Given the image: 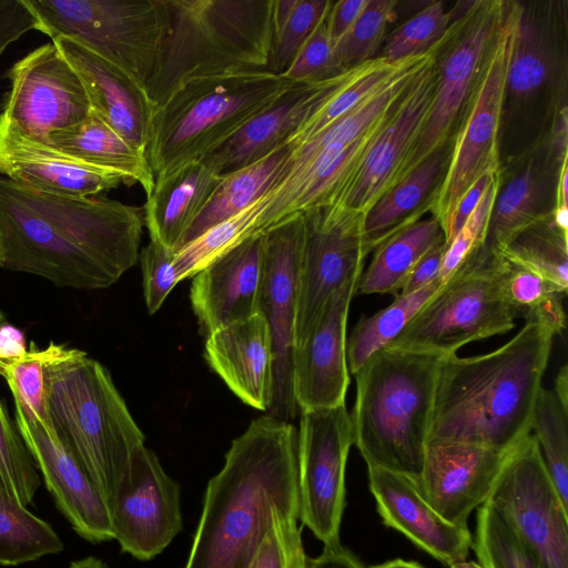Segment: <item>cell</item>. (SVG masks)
<instances>
[{"label":"cell","mask_w":568,"mask_h":568,"mask_svg":"<svg viewBox=\"0 0 568 568\" xmlns=\"http://www.w3.org/2000/svg\"><path fill=\"white\" fill-rule=\"evenodd\" d=\"M143 209L0 178V267L59 287L106 288L139 260Z\"/></svg>","instance_id":"1"},{"label":"cell","mask_w":568,"mask_h":568,"mask_svg":"<svg viewBox=\"0 0 568 568\" xmlns=\"http://www.w3.org/2000/svg\"><path fill=\"white\" fill-rule=\"evenodd\" d=\"M281 518L300 519L297 429L266 414L232 440L209 480L185 568H248Z\"/></svg>","instance_id":"2"},{"label":"cell","mask_w":568,"mask_h":568,"mask_svg":"<svg viewBox=\"0 0 568 568\" xmlns=\"http://www.w3.org/2000/svg\"><path fill=\"white\" fill-rule=\"evenodd\" d=\"M555 334L535 322L493 352L443 358L428 444L508 452L530 434Z\"/></svg>","instance_id":"3"},{"label":"cell","mask_w":568,"mask_h":568,"mask_svg":"<svg viewBox=\"0 0 568 568\" xmlns=\"http://www.w3.org/2000/svg\"><path fill=\"white\" fill-rule=\"evenodd\" d=\"M168 28L146 97L152 111L186 83L267 70L273 0H165Z\"/></svg>","instance_id":"4"},{"label":"cell","mask_w":568,"mask_h":568,"mask_svg":"<svg viewBox=\"0 0 568 568\" xmlns=\"http://www.w3.org/2000/svg\"><path fill=\"white\" fill-rule=\"evenodd\" d=\"M444 357L383 348L354 374V445L367 466L417 479Z\"/></svg>","instance_id":"5"},{"label":"cell","mask_w":568,"mask_h":568,"mask_svg":"<svg viewBox=\"0 0 568 568\" xmlns=\"http://www.w3.org/2000/svg\"><path fill=\"white\" fill-rule=\"evenodd\" d=\"M50 419L108 508L130 475L145 437L110 373L85 352L67 347L48 368Z\"/></svg>","instance_id":"6"},{"label":"cell","mask_w":568,"mask_h":568,"mask_svg":"<svg viewBox=\"0 0 568 568\" xmlns=\"http://www.w3.org/2000/svg\"><path fill=\"white\" fill-rule=\"evenodd\" d=\"M293 83L262 70L183 85L151 113L145 153L154 178L202 160Z\"/></svg>","instance_id":"7"},{"label":"cell","mask_w":568,"mask_h":568,"mask_svg":"<svg viewBox=\"0 0 568 568\" xmlns=\"http://www.w3.org/2000/svg\"><path fill=\"white\" fill-rule=\"evenodd\" d=\"M509 262L471 253L385 348L446 357L471 342L509 332L518 314L505 281Z\"/></svg>","instance_id":"8"},{"label":"cell","mask_w":568,"mask_h":568,"mask_svg":"<svg viewBox=\"0 0 568 568\" xmlns=\"http://www.w3.org/2000/svg\"><path fill=\"white\" fill-rule=\"evenodd\" d=\"M26 3L38 21V31L81 43L124 73L146 97L168 28L165 0Z\"/></svg>","instance_id":"9"},{"label":"cell","mask_w":568,"mask_h":568,"mask_svg":"<svg viewBox=\"0 0 568 568\" xmlns=\"http://www.w3.org/2000/svg\"><path fill=\"white\" fill-rule=\"evenodd\" d=\"M513 28V2L508 1L453 139L448 166L428 202L427 211L439 222L444 235L467 190L484 173L499 172V135Z\"/></svg>","instance_id":"10"},{"label":"cell","mask_w":568,"mask_h":568,"mask_svg":"<svg viewBox=\"0 0 568 568\" xmlns=\"http://www.w3.org/2000/svg\"><path fill=\"white\" fill-rule=\"evenodd\" d=\"M505 11L501 0L463 1L457 19L435 45L433 104L402 179L454 139Z\"/></svg>","instance_id":"11"},{"label":"cell","mask_w":568,"mask_h":568,"mask_svg":"<svg viewBox=\"0 0 568 568\" xmlns=\"http://www.w3.org/2000/svg\"><path fill=\"white\" fill-rule=\"evenodd\" d=\"M486 501L542 568H568V506L560 499L531 433L509 452Z\"/></svg>","instance_id":"12"},{"label":"cell","mask_w":568,"mask_h":568,"mask_svg":"<svg viewBox=\"0 0 568 568\" xmlns=\"http://www.w3.org/2000/svg\"><path fill=\"white\" fill-rule=\"evenodd\" d=\"M295 347L316 327L332 295L361 276L369 250L364 214L334 203L302 213Z\"/></svg>","instance_id":"13"},{"label":"cell","mask_w":568,"mask_h":568,"mask_svg":"<svg viewBox=\"0 0 568 568\" xmlns=\"http://www.w3.org/2000/svg\"><path fill=\"white\" fill-rule=\"evenodd\" d=\"M353 428L346 405L301 412L297 430L300 519L324 546L339 542Z\"/></svg>","instance_id":"14"},{"label":"cell","mask_w":568,"mask_h":568,"mask_svg":"<svg viewBox=\"0 0 568 568\" xmlns=\"http://www.w3.org/2000/svg\"><path fill=\"white\" fill-rule=\"evenodd\" d=\"M10 92L0 122L49 143L52 132L72 126L91 112L84 87L53 41L42 44L8 71Z\"/></svg>","instance_id":"15"},{"label":"cell","mask_w":568,"mask_h":568,"mask_svg":"<svg viewBox=\"0 0 568 568\" xmlns=\"http://www.w3.org/2000/svg\"><path fill=\"white\" fill-rule=\"evenodd\" d=\"M303 233L302 213L263 233L264 272L258 312L268 324L274 349L273 394L267 413L286 422L294 419L298 412L293 394L292 366Z\"/></svg>","instance_id":"16"},{"label":"cell","mask_w":568,"mask_h":568,"mask_svg":"<svg viewBox=\"0 0 568 568\" xmlns=\"http://www.w3.org/2000/svg\"><path fill=\"white\" fill-rule=\"evenodd\" d=\"M115 539L139 560L160 555L183 529L179 483L142 447L109 506Z\"/></svg>","instance_id":"17"},{"label":"cell","mask_w":568,"mask_h":568,"mask_svg":"<svg viewBox=\"0 0 568 568\" xmlns=\"http://www.w3.org/2000/svg\"><path fill=\"white\" fill-rule=\"evenodd\" d=\"M435 87L434 54L396 102L337 204L365 215L402 179L432 109Z\"/></svg>","instance_id":"18"},{"label":"cell","mask_w":568,"mask_h":568,"mask_svg":"<svg viewBox=\"0 0 568 568\" xmlns=\"http://www.w3.org/2000/svg\"><path fill=\"white\" fill-rule=\"evenodd\" d=\"M566 159L567 126L555 125L516 173L503 186L498 185L481 246L485 252L500 255L519 233L551 215L561 164Z\"/></svg>","instance_id":"19"},{"label":"cell","mask_w":568,"mask_h":568,"mask_svg":"<svg viewBox=\"0 0 568 568\" xmlns=\"http://www.w3.org/2000/svg\"><path fill=\"white\" fill-rule=\"evenodd\" d=\"M14 425L60 513L90 542L113 539L109 508L74 455L38 422L14 407Z\"/></svg>","instance_id":"20"},{"label":"cell","mask_w":568,"mask_h":568,"mask_svg":"<svg viewBox=\"0 0 568 568\" xmlns=\"http://www.w3.org/2000/svg\"><path fill=\"white\" fill-rule=\"evenodd\" d=\"M358 280H349L332 295L316 327L294 348L292 385L300 412L345 404L349 385L346 326Z\"/></svg>","instance_id":"21"},{"label":"cell","mask_w":568,"mask_h":568,"mask_svg":"<svg viewBox=\"0 0 568 568\" xmlns=\"http://www.w3.org/2000/svg\"><path fill=\"white\" fill-rule=\"evenodd\" d=\"M510 450L462 443L428 444L422 474L414 480L439 516L467 527L470 513L488 499Z\"/></svg>","instance_id":"22"},{"label":"cell","mask_w":568,"mask_h":568,"mask_svg":"<svg viewBox=\"0 0 568 568\" xmlns=\"http://www.w3.org/2000/svg\"><path fill=\"white\" fill-rule=\"evenodd\" d=\"M354 68L317 82H295L202 159L219 174L250 165L287 143L301 125L351 78Z\"/></svg>","instance_id":"23"},{"label":"cell","mask_w":568,"mask_h":568,"mask_svg":"<svg viewBox=\"0 0 568 568\" xmlns=\"http://www.w3.org/2000/svg\"><path fill=\"white\" fill-rule=\"evenodd\" d=\"M264 235H255L201 270L191 285L192 310L205 334L258 313Z\"/></svg>","instance_id":"24"},{"label":"cell","mask_w":568,"mask_h":568,"mask_svg":"<svg viewBox=\"0 0 568 568\" xmlns=\"http://www.w3.org/2000/svg\"><path fill=\"white\" fill-rule=\"evenodd\" d=\"M0 173L32 190L68 196H93L120 184L131 185L120 173L84 164L2 122Z\"/></svg>","instance_id":"25"},{"label":"cell","mask_w":568,"mask_h":568,"mask_svg":"<svg viewBox=\"0 0 568 568\" xmlns=\"http://www.w3.org/2000/svg\"><path fill=\"white\" fill-rule=\"evenodd\" d=\"M367 469L369 489L385 526L448 567L466 560L473 544L468 527L439 516L422 497L413 478L374 466Z\"/></svg>","instance_id":"26"},{"label":"cell","mask_w":568,"mask_h":568,"mask_svg":"<svg viewBox=\"0 0 568 568\" xmlns=\"http://www.w3.org/2000/svg\"><path fill=\"white\" fill-rule=\"evenodd\" d=\"M204 357L246 405L267 412L274 382V349L268 324L258 312L207 334Z\"/></svg>","instance_id":"27"},{"label":"cell","mask_w":568,"mask_h":568,"mask_svg":"<svg viewBox=\"0 0 568 568\" xmlns=\"http://www.w3.org/2000/svg\"><path fill=\"white\" fill-rule=\"evenodd\" d=\"M514 28L504 108L525 106L560 80L559 19L540 3L513 2ZM503 108V109H504Z\"/></svg>","instance_id":"28"},{"label":"cell","mask_w":568,"mask_h":568,"mask_svg":"<svg viewBox=\"0 0 568 568\" xmlns=\"http://www.w3.org/2000/svg\"><path fill=\"white\" fill-rule=\"evenodd\" d=\"M52 41L79 75L91 111L145 152L152 113L146 97L124 73L81 43L65 37Z\"/></svg>","instance_id":"29"},{"label":"cell","mask_w":568,"mask_h":568,"mask_svg":"<svg viewBox=\"0 0 568 568\" xmlns=\"http://www.w3.org/2000/svg\"><path fill=\"white\" fill-rule=\"evenodd\" d=\"M222 176L204 161L194 160L155 178L142 206L151 241L176 253Z\"/></svg>","instance_id":"30"},{"label":"cell","mask_w":568,"mask_h":568,"mask_svg":"<svg viewBox=\"0 0 568 568\" xmlns=\"http://www.w3.org/2000/svg\"><path fill=\"white\" fill-rule=\"evenodd\" d=\"M50 144L64 154L94 168L124 175L139 183L149 196L155 178L146 153L124 140L92 111L81 122L52 132Z\"/></svg>","instance_id":"31"},{"label":"cell","mask_w":568,"mask_h":568,"mask_svg":"<svg viewBox=\"0 0 568 568\" xmlns=\"http://www.w3.org/2000/svg\"><path fill=\"white\" fill-rule=\"evenodd\" d=\"M453 140L428 155L389 189L364 215V234L369 252L427 210L428 202L446 172Z\"/></svg>","instance_id":"32"},{"label":"cell","mask_w":568,"mask_h":568,"mask_svg":"<svg viewBox=\"0 0 568 568\" xmlns=\"http://www.w3.org/2000/svg\"><path fill=\"white\" fill-rule=\"evenodd\" d=\"M444 240L443 229L433 215L399 229L375 248L356 293L398 295L415 264Z\"/></svg>","instance_id":"33"},{"label":"cell","mask_w":568,"mask_h":568,"mask_svg":"<svg viewBox=\"0 0 568 568\" xmlns=\"http://www.w3.org/2000/svg\"><path fill=\"white\" fill-rule=\"evenodd\" d=\"M293 149L292 144L285 143L250 165L222 174V181L191 225L183 245L268 194L275 186Z\"/></svg>","instance_id":"34"},{"label":"cell","mask_w":568,"mask_h":568,"mask_svg":"<svg viewBox=\"0 0 568 568\" xmlns=\"http://www.w3.org/2000/svg\"><path fill=\"white\" fill-rule=\"evenodd\" d=\"M442 285L436 278L413 293L396 295L388 306L372 316H362L346 338L349 372L354 375L372 355L387 347Z\"/></svg>","instance_id":"35"},{"label":"cell","mask_w":568,"mask_h":568,"mask_svg":"<svg viewBox=\"0 0 568 568\" xmlns=\"http://www.w3.org/2000/svg\"><path fill=\"white\" fill-rule=\"evenodd\" d=\"M62 549L52 527L21 505L0 475V565L18 566Z\"/></svg>","instance_id":"36"},{"label":"cell","mask_w":568,"mask_h":568,"mask_svg":"<svg viewBox=\"0 0 568 568\" xmlns=\"http://www.w3.org/2000/svg\"><path fill=\"white\" fill-rule=\"evenodd\" d=\"M63 344L50 342L39 348L34 342L20 357L0 359V375L6 379L18 408L26 418L54 430L48 404V368L65 351Z\"/></svg>","instance_id":"37"},{"label":"cell","mask_w":568,"mask_h":568,"mask_svg":"<svg viewBox=\"0 0 568 568\" xmlns=\"http://www.w3.org/2000/svg\"><path fill=\"white\" fill-rule=\"evenodd\" d=\"M500 255L567 292L568 232L560 230L551 215L519 233Z\"/></svg>","instance_id":"38"},{"label":"cell","mask_w":568,"mask_h":568,"mask_svg":"<svg viewBox=\"0 0 568 568\" xmlns=\"http://www.w3.org/2000/svg\"><path fill=\"white\" fill-rule=\"evenodd\" d=\"M268 202L260 197L237 214L213 225L174 255L179 281L193 277L221 255L257 234V221Z\"/></svg>","instance_id":"39"},{"label":"cell","mask_w":568,"mask_h":568,"mask_svg":"<svg viewBox=\"0 0 568 568\" xmlns=\"http://www.w3.org/2000/svg\"><path fill=\"white\" fill-rule=\"evenodd\" d=\"M412 58L389 62L378 55L354 68L351 78L301 125L287 143L295 148L315 136L381 88Z\"/></svg>","instance_id":"40"},{"label":"cell","mask_w":568,"mask_h":568,"mask_svg":"<svg viewBox=\"0 0 568 568\" xmlns=\"http://www.w3.org/2000/svg\"><path fill=\"white\" fill-rule=\"evenodd\" d=\"M530 433L560 499L568 506V409L545 387L535 406Z\"/></svg>","instance_id":"41"},{"label":"cell","mask_w":568,"mask_h":568,"mask_svg":"<svg viewBox=\"0 0 568 568\" xmlns=\"http://www.w3.org/2000/svg\"><path fill=\"white\" fill-rule=\"evenodd\" d=\"M505 287L518 316L526 322L541 324L555 335L562 333L566 327L564 298L567 292L537 273L510 263Z\"/></svg>","instance_id":"42"},{"label":"cell","mask_w":568,"mask_h":568,"mask_svg":"<svg viewBox=\"0 0 568 568\" xmlns=\"http://www.w3.org/2000/svg\"><path fill=\"white\" fill-rule=\"evenodd\" d=\"M471 547L483 568H542L487 501L478 507Z\"/></svg>","instance_id":"43"},{"label":"cell","mask_w":568,"mask_h":568,"mask_svg":"<svg viewBox=\"0 0 568 568\" xmlns=\"http://www.w3.org/2000/svg\"><path fill=\"white\" fill-rule=\"evenodd\" d=\"M460 9L462 2L452 10H447L443 1L428 3L385 38L378 55L397 62L433 50L457 19Z\"/></svg>","instance_id":"44"},{"label":"cell","mask_w":568,"mask_h":568,"mask_svg":"<svg viewBox=\"0 0 568 568\" xmlns=\"http://www.w3.org/2000/svg\"><path fill=\"white\" fill-rule=\"evenodd\" d=\"M396 0H368L351 29L334 45V57L342 71L374 59L388 24L396 18Z\"/></svg>","instance_id":"45"},{"label":"cell","mask_w":568,"mask_h":568,"mask_svg":"<svg viewBox=\"0 0 568 568\" xmlns=\"http://www.w3.org/2000/svg\"><path fill=\"white\" fill-rule=\"evenodd\" d=\"M0 475L18 501L28 506L39 486L37 466L0 399Z\"/></svg>","instance_id":"46"},{"label":"cell","mask_w":568,"mask_h":568,"mask_svg":"<svg viewBox=\"0 0 568 568\" xmlns=\"http://www.w3.org/2000/svg\"><path fill=\"white\" fill-rule=\"evenodd\" d=\"M332 0H296L283 22L274 30L267 71L282 74L303 44L328 13Z\"/></svg>","instance_id":"47"},{"label":"cell","mask_w":568,"mask_h":568,"mask_svg":"<svg viewBox=\"0 0 568 568\" xmlns=\"http://www.w3.org/2000/svg\"><path fill=\"white\" fill-rule=\"evenodd\" d=\"M500 175L488 186L476 210L446 247L438 280L445 283L459 265L484 245Z\"/></svg>","instance_id":"48"},{"label":"cell","mask_w":568,"mask_h":568,"mask_svg":"<svg viewBox=\"0 0 568 568\" xmlns=\"http://www.w3.org/2000/svg\"><path fill=\"white\" fill-rule=\"evenodd\" d=\"M297 518H281L266 532L248 568H307Z\"/></svg>","instance_id":"49"},{"label":"cell","mask_w":568,"mask_h":568,"mask_svg":"<svg viewBox=\"0 0 568 568\" xmlns=\"http://www.w3.org/2000/svg\"><path fill=\"white\" fill-rule=\"evenodd\" d=\"M343 72L345 71L339 69L334 57L326 14L287 69L280 75L291 82H317Z\"/></svg>","instance_id":"50"},{"label":"cell","mask_w":568,"mask_h":568,"mask_svg":"<svg viewBox=\"0 0 568 568\" xmlns=\"http://www.w3.org/2000/svg\"><path fill=\"white\" fill-rule=\"evenodd\" d=\"M175 253L158 242L150 241L140 255L145 305L150 314L155 313L169 293L180 282L174 265Z\"/></svg>","instance_id":"51"},{"label":"cell","mask_w":568,"mask_h":568,"mask_svg":"<svg viewBox=\"0 0 568 568\" xmlns=\"http://www.w3.org/2000/svg\"><path fill=\"white\" fill-rule=\"evenodd\" d=\"M31 30H38V21L26 0H0V55Z\"/></svg>","instance_id":"52"},{"label":"cell","mask_w":568,"mask_h":568,"mask_svg":"<svg viewBox=\"0 0 568 568\" xmlns=\"http://www.w3.org/2000/svg\"><path fill=\"white\" fill-rule=\"evenodd\" d=\"M499 176V172L484 173L463 195L452 215L445 233L446 245L455 237L468 217L476 210L488 186Z\"/></svg>","instance_id":"53"},{"label":"cell","mask_w":568,"mask_h":568,"mask_svg":"<svg viewBox=\"0 0 568 568\" xmlns=\"http://www.w3.org/2000/svg\"><path fill=\"white\" fill-rule=\"evenodd\" d=\"M446 247L444 240L423 255L410 271L399 294L413 293L438 278Z\"/></svg>","instance_id":"54"},{"label":"cell","mask_w":568,"mask_h":568,"mask_svg":"<svg viewBox=\"0 0 568 568\" xmlns=\"http://www.w3.org/2000/svg\"><path fill=\"white\" fill-rule=\"evenodd\" d=\"M368 0L333 1L327 13V28L333 47L355 23Z\"/></svg>","instance_id":"55"},{"label":"cell","mask_w":568,"mask_h":568,"mask_svg":"<svg viewBox=\"0 0 568 568\" xmlns=\"http://www.w3.org/2000/svg\"><path fill=\"white\" fill-rule=\"evenodd\" d=\"M307 568H368L341 544L324 546L323 551L307 560Z\"/></svg>","instance_id":"56"},{"label":"cell","mask_w":568,"mask_h":568,"mask_svg":"<svg viewBox=\"0 0 568 568\" xmlns=\"http://www.w3.org/2000/svg\"><path fill=\"white\" fill-rule=\"evenodd\" d=\"M27 348L24 334L11 324L0 325V359L8 361L22 356Z\"/></svg>","instance_id":"57"},{"label":"cell","mask_w":568,"mask_h":568,"mask_svg":"<svg viewBox=\"0 0 568 568\" xmlns=\"http://www.w3.org/2000/svg\"><path fill=\"white\" fill-rule=\"evenodd\" d=\"M565 409H568V368L564 365L556 377L552 390Z\"/></svg>","instance_id":"58"},{"label":"cell","mask_w":568,"mask_h":568,"mask_svg":"<svg viewBox=\"0 0 568 568\" xmlns=\"http://www.w3.org/2000/svg\"><path fill=\"white\" fill-rule=\"evenodd\" d=\"M67 568H108V566L99 558L87 557L72 561Z\"/></svg>","instance_id":"59"},{"label":"cell","mask_w":568,"mask_h":568,"mask_svg":"<svg viewBox=\"0 0 568 568\" xmlns=\"http://www.w3.org/2000/svg\"><path fill=\"white\" fill-rule=\"evenodd\" d=\"M368 568H424L416 561H408L404 559H394Z\"/></svg>","instance_id":"60"},{"label":"cell","mask_w":568,"mask_h":568,"mask_svg":"<svg viewBox=\"0 0 568 568\" xmlns=\"http://www.w3.org/2000/svg\"><path fill=\"white\" fill-rule=\"evenodd\" d=\"M449 568H483V567L475 561L460 560V561H456V562L452 564L449 566Z\"/></svg>","instance_id":"61"},{"label":"cell","mask_w":568,"mask_h":568,"mask_svg":"<svg viewBox=\"0 0 568 568\" xmlns=\"http://www.w3.org/2000/svg\"><path fill=\"white\" fill-rule=\"evenodd\" d=\"M4 322V315L2 313V311L0 310V325L3 324Z\"/></svg>","instance_id":"62"}]
</instances>
